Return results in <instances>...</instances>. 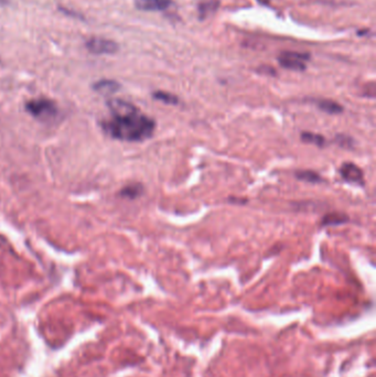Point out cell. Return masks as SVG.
<instances>
[{"mask_svg": "<svg viewBox=\"0 0 376 377\" xmlns=\"http://www.w3.org/2000/svg\"><path fill=\"white\" fill-rule=\"evenodd\" d=\"M110 113L100 121L104 133L111 138L140 142L153 137L156 121L129 101L115 98L107 103Z\"/></svg>", "mask_w": 376, "mask_h": 377, "instance_id": "6da1fadb", "label": "cell"}, {"mask_svg": "<svg viewBox=\"0 0 376 377\" xmlns=\"http://www.w3.org/2000/svg\"><path fill=\"white\" fill-rule=\"evenodd\" d=\"M26 111L35 119L42 122L53 121L59 115V108L53 100L48 98H38L29 100L26 104Z\"/></svg>", "mask_w": 376, "mask_h": 377, "instance_id": "7a4b0ae2", "label": "cell"}, {"mask_svg": "<svg viewBox=\"0 0 376 377\" xmlns=\"http://www.w3.org/2000/svg\"><path fill=\"white\" fill-rule=\"evenodd\" d=\"M141 193H142V186L137 183L129 184L125 187H122V190L120 191V195L125 199H137L138 197H140Z\"/></svg>", "mask_w": 376, "mask_h": 377, "instance_id": "30bf717a", "label": "cell"}, {"mask_svg": "<svg viewBox=\"0 0 376 377\" xmlns=\"http://www.w3.org/2000/svg\"><path fill=\"white\" fill-rule=\"evenodd\" d=\"M137 9L142 11H162L172 6L171 0H136Z\"/></svg>", "mask_w": 376, "mask_h": 377, "instance_id": "8992f818", "label": "cell"}, {"mask_svg": "<svg viewBox=\"0 0 376 377\" xmlns=\"http://www.w3.org/2000/svg\"><path fill=\"white\" fill-rule=\"evenodd\" d=\"M85 47L93 54H114L119 50L118 45L115 41L97 37L86 41Z\"/></svg>", "mask_w": 376, "mask_h": 377, "instance_id": "277c9868", "label": "cell"}, {"mask_svg": "<svg viewBox=\"0 0 376 377\" xmlns=\"http://www.w3.org/2000/svg\"><path fill=\"white\" fill-rule=\"evenodd\" d=\"M258 2H260L262 4H265V2H267V0H258Z\"/></svg>", "mask_w": 376, "mask_h": 377, "instance_id": "9a60e30c", "label": "cell"}, {"mask_svg": "<svg viewBox=\"0 0 376 377\" xmlns=\"http://www.w3.org/2000/svg\"><path fill=\"white\" fill-rule=\"evenodd\" d=\"M310 59L307 53L298 52H284L278 57V62L281 67L291 71H305L307 65L306 61Z\"/></svg>", "mask_w": 376, "mask_h": 377, "instance_id": "3957f363", "label": "cell"}, {"mask_svg": "<svg viewBox=\"0 0 376 377\" xmlns=\"http://www.w3.org/2000/svg\"><path fill=\"white\" fill-rule=\"evenodd\" d=\"M318 107H319L321 111L329 114H339L343 111V107L341 105L338 104L337 101L329 99H321L318 101Z\"/></svg>", "mask_w": 376, "mask_h": 377, "instance_id": "9c48e42d", "label": "cell"}, {"mask_svg": "<svg viewBox=\"0 0 376 377\" xmlns=\"http://www.w3.org/2000/svg\"><path fill=\"white\" fill-rule=\"evenodd\" d=\"M154 98L159 100V101H162V103L164 104H169V105H177L179 103V98L173 95V94L171 93H168V92H162V91H158L156 93H154Z\"/></svg>", "mask_w": 376, "mask_h": 377, "instance_id": "8fae6325", "label": "cell"}, {"mask_svg": "<svg viewBox=\"0 0 376 377\" xmlns=\"http://www.w3.org/2000/svg\"><path fill=\"white\" fill-rule=\"evenodd\" d=\"M346 221H348V217H346L344 214L333 213V214H328L327 216H325L322 223H323V225H339V224H342Z\"/></svg>", "mask_w": 376, "mask_h": 377, "instance_id": "4fadbf2b", "label": "cell"}, {"mask_svg": "<svg viewBox=\"0 0 376 377\" xmlns=\"http://www.w3.org/2000/svg\"><path fill=\"white\" fill-rule=\"evenodd\" d=\"M93 89L96 92L108 95V94H113L117 92L120 89V85L116 81H112V79H102L94 84Z\"/></svg>", "mask_w": 376, "mask_h": 377, "instance_id": "ba28073f", "label": "cell"}, {"mask_svg": "<svg viewBox=\"0 0 376 377\" xmlns=\"http://www.w3.org/2000/svg\"><path fill=\"white\" fill-rule=\"evenodd\" d=\"M220 2L219 0H207V2H203L199 4L198 6V12H199V19L204 20L207 17L213 14L216 10L219 9Z\"/></svg>", "mask_w": 376, "mask_h": 377, "instance_id": "52a82bcc", "label": "cell"}, {"mask_svg": "<svg viewBox=\"0 0 376 377\" xmlns=\"http://www.w3.org/2000/svg\"><path fill=\"white\" fill-rule=\"evenodd\" d=\"M296 177H297L299 180L307 181V182H311V183L321 182L322 181V178L314 171H299L296 173Z\"/></svg>", "mask_w": 376, "mask_h": 377, "instance_id": "5bb4252c", "label": "cell"}, {"mask_svg": "<svg viewBox=\"0 0 376 377\" xmlns=\"http://www.w3.org/2000/svg\"><path fill=\"white\" fill-rule=\"evenodd\" d=\"M340 175L350 183L354 184H363L364 183V176L363 172L357 164L352 162H345L340 168Z\"/></svg>", "mask_w": 376, "mask_h": 377, "instance_id": "5b68a950", "label": "cell"}, {"mask_svg": "<svg viewBox=\"0 0 376 377\" xmlns=\"http://www.w3.org/2000/svg\"><path fill=\"white\" fill-rule=\"evenodd\" d=\"M301 139L305 142L314 143V144H316V146H319V147H323L324 143H325V139H324L323 136L317 135V134H314V133H302L301 134Z\"/></svg>", "mask_w": 376, "mask_h": 377, "instance_id": "7c38bea8", "label": "cell"}]
</instances>
